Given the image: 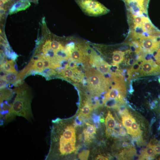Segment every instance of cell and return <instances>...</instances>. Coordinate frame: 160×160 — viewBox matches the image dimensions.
I'll use <instances>...</instances> for the list:
<instances>
[{
    "mask_svg": "<svg viewBox=\"0 0 160 160\" xmlns=\"http://www.w3.org/2000/svg\"><path fill=\"white\" fill-rule=\"evenodd\" d=\"M111 75L112 79L115 84L125 85L124 77L120 72L113 73Z\"/></svg>",
    "mask_w": 160,
    "mask_h": 160,
    "instance_id": "cell-18",
    "label": "cell"
},
{
    "mask_svg": "<svg viewBox=\"0 0 160 160\" xmlns=\"http://www.w3.org/2000/svg\"><path fill=\"white\" fill-rule=\"evenodd\" d=\"M77 71L70 68H67L63 71L62 73L64 77L74 79Z\"/></svg>",
    "mask_w": 160,
    "mask_h": 160,
    "instance_id": "cell-20",
    "label": "cell"
},
{
    "mask_svg": "<svg viewBox=\"0 0 160 160\" xmlns=\"http://www.w3.org/2000/svg\"><path fill=\"white\" fill-rule=\"evenodd\" d=\"M160 74V66L152 59L143 60L134 72L133 76L142 77Z\"/></svg>",
    "mask_w": 160,
    "mask_h": 160,
    "instance_id": "cell-4",
    "label": "cell"
},
{
    "mask_svg": "<svg viewBox=\"0 0 160 160\" xmlns=\"http://www.w3.org/2000/svg\"><path fill=\"white\" fill-rule=\"evenodd\" d=\"M156 155L152 145L149 143L146 148L142 150L139 159L140 160L151 159H154Z\"/></svg>",
    "mask_w": 160,
    "mask_h": 160,
    "instance_id": "cell-10",
    "label": "cell"
},
{
    "mask_svg": "<svg viewBox=\"0 0 160 160\" xmlns=\"http://www.w3.org/2000/svg\"><path fill=\"white\" fill-rule=\"evenodd\" d=\"M156 62L160 66V49L157 51L156 54L154 56Z\"/></svg>",
    "mask_w": 160,
    "mask_h": 160,
    "instance_id": "cell-28",
    "label": "cell"
},
{
    "mask_svg": "<svg viewBox=\"0 0 160 160\" xmlns=\"http://www.w3.org/2000/svg\"><path fill=\"white\" fill-rule=\"evenodd\" d=\"M136 150L131 145L124 149L119 154V157L121 159H129L135 154Z\"/></svg>",
    "mask_w": 160,
    "mask_h": 160,
    "instance_id": "cell-12",
    "label": "cell"
},
{
    "mask_svg": "<svg viewBox=\"0 0 160 160\" xmlns=\"http://www.w3.org/2000/svg\"><path fill=\"white\" fill-rule=\"evenodd\" d=\"M92 111L91 107L88 104H85L81 110L79 116L80 117H87L88 116Z\"/></svg>",
    "mask_w": 160,
    "mask_h": 160,
    "instance_id": "cell-21",
    "label": "cell"
},
{
    "mask_svg": "<svg viewBox=\"0 0 160 160\" xmlns=\"http://www.w3.org/2000/svg\"><path fill=\"white\" fill-rule=\"evenodd\" d=\"M1 69L7 73H17L15 67L14 62L12 60L9 61L1 65Z\"/></svg>",
    "mask_w": 160,
    "mask_h": 160,
    "instance_id": "cell-16",
    "label": "cell"
},
{
    "mask_svg": "<svg viewBox=\"0 0 160 160\" xmlns=\"http://www.w3.org/2000/svg\"><path fill=\"white\" fill-rule=\"evenodd\" d=\"M121 117L123 124L129 134L132 122L135 119L129 113L121 116Z\"/></svg>",
    "mask_w": 160,
    "mask_h": 160,
    "instance_id": "cell-13",
    "label": "cell"
},
{
    "mask_svg": "<svg viewBox=\"0 0 160 160\" xmlns=\"http://www.w3.org/2000/svg\"><path fill=\"white\" fill-rule=\"evenodd\" d=\"M129 143L125 141L123 142L122 143V145L123 148H127L129 146Z\"/></svg>",
    "mask_w": 160,
    "mask_h": 160,
    "instance_id": "cell-33",
    "label": "cell"
},
{
    "mask_svg": "<svg viewBox=\"0 0 160 160\" xmlns=\"http://www.w3.org/2000/svg\"><path fill=\"white\" fill-rule=\"evenodd\" d=\"M2 77L5 79L7 82L12 83L15 82L17 80L18 76L17 74V73H7Z\"/></svg>",
    "mask_w": 160,
    "mask_h": 160,
    "instance_id": "cell-22",
    "label": "cell"
},
{
    "mask_svg": "<svg viewBox=\"0 0 160 160\" xmlns=\"http://www.w3.org/2000/svg\"><path fill=\"white\" fill-rule=\"evenodd\" d=\"M140 36L138 43L141 50L143 49L144 51L149 54H152L158 50L160 47V40H158L157 36H145L140 35Z\"/></svg>",
    "mask_w": 160,
    "mask_h": 160,
    "instance_id": "cell-5",
    "label": "cell"
},
{
    "mask_svg": "<svg viewBox=\"0 0 160 160\" xmlns=\"http://www.w3.org/2000/svg\"><path fill=\"white\" fill-rule=\"evenodd\" d=\"M144 17L133 15V17L135 28L141 27Z\"/></svg>",
    "mask_w": 160,
    "mask_h": 160,
    "instance_id": "cell-23",
    "label": "cell"
},
{
    "mask_svg": "<svg viewBox=\"0 0 160 160\" xmlns=\"http://www.w3.org/2000/svg\"><path fill=\"white\" fill-rule=\"evenodd\" d=\"M159 129L160 130V126H159Z\"/></svg>",
    "mask_w": 160,
    "mask_h": 160,
    "instance_id": "cell-38",
    "label": "cell"
},
{
    "mask_svg": "<svg viewBox=\"0 0 160 160\" xmlns=\"http://www.w3.org/2000/svg\"><path fill=\"white\" fill-rule=\"evenodd\" d=\"M105 124L106 135L107 137H109L116 125L115 121L110 111L108 112L105 118Z\"/></svg>",
    "mask_w": 160,
    "mask_h": 160,
    "instance_id": "cell-9",
    "label": "cell"
},
{
    "mask_svg": "<svg viewBox=\"0 0 160 160\" xmlns=\"http://www.w3.org/2000/svg\"><path fill=\"white\" fill-rule=\"evenodd\" d=\"M141 28L143 32L150 34L156 36L160 34V31L155 28L147 17H144Z\"/></svg>",
    "mask_w": 160,
    "mask_h": 160,
    "instance_id": "cell-8",
    "label": "cell"
},
{
    "mask_svg": "<svg viewBox=\"0 0 160 160\" xmlns=\"http://www.w3.org/2000/svg\"><path fill=\"white\" fill-rule=\"evenodd\" d=\"M159 160H160V159H159Z\"/></svg>",
    "mask_w": 160,
    "mask_h": 160,
    "instance_id": "cell-39",
    "label": "cell"
},
{
    "mask_svg": "<svg viewBox=\"0 0 160 160\" xmlns=\"http://www.w3.org/2000/svg\"><path fill=\"white\" fill-rule=\"evenodd\" d=\"M83 55L82 50L79 47H76L70 52L69 57L73 61L80 62L83 60Z\"/></svg>",
    "mask_w": 160,
    "mask_h": 160,
    "instance_id": "cell-11",
    "label": "cell"
},
{
    "mask_svg": "<svg viewBox=\"0 0 160 160\" xmlns=\"http://www.w3.org/2000/svg\"><path fill=\"white\" fill-rule=\"evenodd\" d=\"M149 0H123L127 8L131 11L139 10L140 12L146 11Z\"/></svg>",
    "mask_w": 160,
    "mask_h": 160,
    "instance_id": "cell-6",
    "label": "cell"
},
{
    "mask_svg": "<svg viewBox=\"0 0 160 160\" xmlns=\"http://www.w3.org/2000/svg\"><path fill=\"white\" fill-rule=\"evenodd\" d=\"M91 61L97 70L102 74H106L111 73L110 65L98 56L91 55Z\"/></svg>",
    "mask_w": 160,
    "mask_h": 160,
    "instance_id": "cell-7",
    "label": "cell"
},
{
    "mask_svg": "<svg viewBox=\"0 0 160 160\" xmlns=\"http://www.w3.org/2000/svg\"><path fill=\"white\" fill-rule=\"evenodd\" d=\"M32 98L31 92L27 88L23 87L17 90L11 109L14 119L17 116L23 117L28 121L32 120L33 117L31 107Z\"/></svg>",
    "mask_w": 160,
    "mask_h": 160,
    "instance_id": "cell-1",
    "label": "cell"
},
{
    "mask_svg": "<svg viewBox=\"0 0 160 160\" xmlns=\"http://www.w3.org/2000/svg\"><path fill=\"white\" fill-rule=\"evenodd\" d=\"M155 121V120H154V119H152L151 123V125H152L154 122Z\"/></svg>",
    "mask_w": 160,
    "mask_h": 160,
    "instance_id": "cell-34",
    "label": "cell"
},
{
    "mask_svg": "<svg viewBox=\"0 0 160 160\" xmlns=\"http://www.w3.org/2000/svg\"><path fill=\"white\" fill-rule=\"evenodd\" d=\"M152 145L155 154H160V145Z\"/></svg>",
    "mask_w": 160,
    "mask_h": 160,
    "instance_id": "cell-27",
    "label": "cell"
},
{
    "mask_svg": "<svg viewBox=\"0 0 160 160\" xmlns=\"http://www.w3.org/2000/svg\"><path fill=\"white\" fill-rule=\"evenodd\" d=\"M33 67L35 70L39 72H41L43 70V63L41 58L34 61Z\"/></svg>",
    "mask_w": 160,
    "mask_h": 160,
    "instance_id": "cell-24",
    "label": "cell"
},
{
    "mask_svg": "<svg viewBox=\"0 0 160 160\" xmlns=\"http://www.w3.org/2000/svg\"><path fill=\"white\" fill-rule=\"evenodd\" d=\"M86 76L89 87L92 91L100 94L107 90L110 81L103 74L91 69L87 71Z\"/></svg>",
    "mask_w": 160,
    "mask_h": 160,
    "instance_id": "cell-2",
    "label": "cell"
},
{
    "mask_svg": "<svg viewBox=\"0 0 160 160\" xmlns=\"http://www.w3.org/2000/svg\"></svg>",
    "mask_w": 160,
    "mask_h": 160,
    "instance_id": "cell-40",
    "label": "cell"
},
{
    "mask_svg": "<svg viewBox=\"0 0 160 160\" xmlns=\"http://www.w3.org/2000/svg\"><path fill=\"white\" fill-rule=\"evenodd\" d=\"M88 150H84L80 153L78 155V157L81 160H87L89 154Z\"/></svg>",
    "mask_w": 160,
    "mask_h": 160,
    "instance_id": "cell-26",
    "label": "cell"
},
{
    "mask_svg": "<svg viewBox=\"0 0 160 160\" xmlns=\"http://www.w3.org/2000/svg\"><path fill=\"white\" fill-rule=\"evenodd\" d=\"M83 12L90 16L97 17L108 13L109 10L96 0H75Z\"/></svg>",
    "mask_w": 160,
    "mask_h": 160,
    "instance_id": "cell-3",
    "label": "cell"
},
{
    "mask_svg": "<svg viewBox=\"0 0 160 160\" xmlns=\"http://www.w3.org/2000/svg\"><path fill=\"white\" fill-rule=\"evenodd\" d=\"M118 134L121 136H124L126 135V131L123 128H120L118 131Z\"/></svg>",
    "mask_w": 160,
    "mask_h": 160,
    "instance_id": "cell-30",
    "label": "cell"
},
{
    "mask_svg": "<svg viewBox=\"0 0 160 160\" xmlns=\"http://www.w3.org/2000/svg\"><path fill=\"white\" fill-rule=\"evenodd\" d=\"M87 127L84 130V137L86 140H89L90 137L96 133V128L92 124L87 123Z\"/></svg>",
    "mask_w": 160,
    "mask_h": 160,
    "instance_id": "cell-15",
    "label": "cell"
},
{
    "mask_svg": "<svg viewBox=\"0 0 160 160\" xmlns=\"http://www.w3.org/2000/svg\"><path fill=\"white\" fill-rule=\"evenodd\" d=\"M30 5L28 1L26 0H21L17 2L13 6L12 8V11L15 10H20L26 8Z\"/></svg>",
    "mask_w": 160,
    "mask_h": 160,
    "instance_id": "cell-19",
    "label": "cell"
},
{
    "mask_svg": "<svg viewBox=\"0 0 160 160\" xmlns=\"http://www.w3.org/2000/svg\"><path fill=\"white\" fill-rule=\"evenodd\" d=\"M7 82L2 77L0 79V87L1 88H3L6 86L7 83Z\"/></svg>",
    "mask_w": 160,
    "mask_h": 160,
    "instance_id": "cell-29",
    "label": "cell"
},
{
    "mask_svg": "<svg viewBox=\"0 0 160 160\" xmlns=\"http://www.w3.org/2000/svg\"><path fill=\"white\" fill-rule=\"evenodd\" d=\"M159 83H160V78H159L158 79Z\"/></svg>",
    "mask_w": 160,
    "mask_h": 160,
    "instance_id": "cell-37",
    "label": "cell"
},
{
    "mask_svg": "<svg viewBox=\"0 0 160 160\" xmlns=\"http://www.w3.org/2000/svg\"><path fill=\"white\" fill-rule=\"evenodd\" d=\"M50 45L51 49L54 52L58 51L63 47L58 41L55 40L50 41Z\"/></svg>",
    "mask_w": 160,
    "mask_h": 160,
    "instance_id": "cell-25",
    "label": "cell"
},
{
    "mask_svg": "<svg viewBox=\"0 0 160 160\" xmlns=\"http://www.w3.org/2000/svg\"><path fill=\"white\" fill-rule=\"evenodd\" d=\"M129 134L134 138L137 137L141 136L142 131L135 119L132 122Z\"/></svg>",
    "mask_w": 160,
    "mask_h": 160,
    "instance_id": "cell-14",
    "label": "cell"
},
{
    "mask_svg": "<svg viewBox=\"0 0 160 160\" xmlns=\"http://www.w3.org/2000/svg\"><path fill=\"white\" fill-rule=\"evenodd\" d=\"M159 108L160 110V96L159 98Z\"/></svg>",
    "mask_w": 160,
    "mask_h": 160,
    "instance_id": "cell-35",
    "label": "cell"
},
{
    "mask_svg": "<svg viewBox=\"0 0 160 160\" xmlns=\"http://www.w3.org/2000/svg\"><path fill=\"white\" fill-rule=\"evenodd\" d=\"M100 121L101 122H103L104 121V120L103 119H101L100 120Z\"/></svg>",
    "mask_w": 160,
    "mask_h": 160,
    "instance_id": "cell-36",
    "label": "cell"
},
{
    "mask_svg": "<svg viewBox=\"0 0 160 160\" xmlns=\"http://www.w3.org/2000/svg\"><path fill=\"white\" fill-rule=\"evenodd\" d=\"M124 53L121 51H116L113 52L112 59L114 65H118L124 58Z\"/></svg>",
    "mask_w": 160,
    "mask_h": 160,
    "instance_id": "cell-17",
    "label": "cell"
},
{
    "mask_svg": "<svg viewBox=\"0 0 160 160\" xmlns=\"http://www.w3.org/2000/svg\"><path fill=\"white\" fill-rule=\"evenodd\" d=\"M96 160H108V158L104 156L99 155L96 157Z\"/></svg>",
    "mask_w": 160,
    "mask_h": 160,
    "instance_id": "cell-31",
    "label": "cell"
},
{
    "mask_svg": "<svg viewBox=\"0 0 160 160\" xmlns=\"http://www.w3.org/2000/svg\"><path fill=\"white\" fill-rule=\"evenodd\" d=\"M157 103V101H154L153 102L151 105V108L152 109H154L156 107V105Z\"/></svg>",
    "mask_w": 160,
    "mask_h": 160,
    "instance_id": "cell-32",
    "label": "cell"
}]
</instances>
